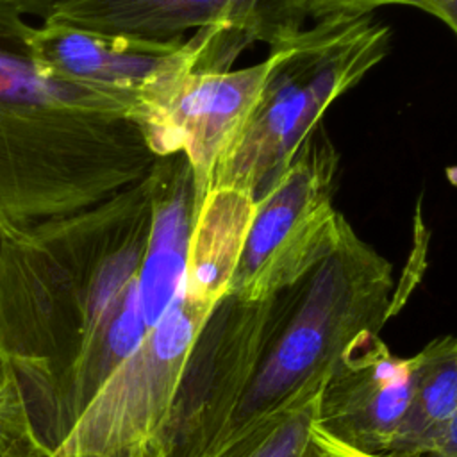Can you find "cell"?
<instances>
[{
	"label": "cell",
	"mask_w": 457,
	"mask_h": 457,
	"mask_svg": "<svg viewBox=\"0 0 457 457\" xmlns=\"http://www.w3.org/2000/svg\"><path fill=\"white\" fill-rule=\"evenodd\" d=\"M150 230L145 177L93 207L0 239V352L36 436L54 453L70 380L134 293Z\"/></svg>",
	"instance_id": "6da1fadb"
},
{
	"label": "cell",
	"mask_w": 457,
	"mask_h": 457,
	"mask_svg": "<svg viewBox=\"0 0 457 457\" xmlns=\"http://www.w3.org/2000/svg\"><path fill=\"white\" fill-rule=\"evenodd\" d=\"M30 29L0 5V239L107 200L157 157L123 98L41 71Z\"/></svg>",
	"instance_id": "7a4b0ae2"
},
{
	"label": "cell",
	"mask_w": 457,
	"mask_h": 457,
	"mask_svg": "<svg viewBox=\"0 0 457 457\" xmlns=\"http://www.w3.org/2000/svg\"><path fill=\"white\" fill-rule=\"evenodd\" d=\"M391 291L389 261L343 218L330 250L273 296L261 357L220 443L325 380L359 334L380 332L393 312Z\"/></svg>",
	"instance_id": "3957f363"
},
{
	"label": "cell",
	"mask_w": 457,
	"mask_h": 457,
	"mask_svg": "<svg viewBox=\"0 0 457 457\" xmlns=\"http://www.w3.org/2000/svg\"><path fill=\"white\" fill-rule=\"evenodd\" d=\"M268 43L259 96L211 182L245 191L255 202L286 171L327 107L387 55L391 34L366 14L286 29Z\"/></svg>",
	"instance_id": "277c9868"
},
{
	"label": "cell",
	"mask_w": 457,
	"mask_h": 457,
	"mask_svg": "<svg viewBox=\"0 0 457 457\" xmlns=\"http://www.w3.org/2000/svg\"><path fill=\"white\" fill-rule=\"evenodd\" d=\"M211 311L182 291L96 391L55 455L155 457L180 371Z\"/></svg>",
	"instance_id": "5b68a950"
},
{
	"label": "cell",
	"mask_w": 457,
	"mask_h": 457,
	"mask_svg": "<svg viewBox=\"0 0 457 457\" xmlns=\"http://www.w3.org/2000/svg\"><path fill=\"white\" fill-rule=\"evenodd\" d=\"M337 154L320 127L255 202L230 295L266 300L295 284L334 245L343 214L332 205Z\"/></svg>",
	"instance_id": "8992f818"
},
{
	"label": "cell",
	"mask_w": 457,
	"mask_h": 457,
	"mask_svg": "<svg viewBox=\"0 0 457 457\" xmlns=\"http://www.w3.org/2000/svg\"><path fill=\"white\" fill-rule=\"evenodd\" d=\"M273 296L227 293L212 307L180 371L155 457H207L216 448L261 357Z\"/></svg>",
	"instance_id": "52a82bcc"
},
{
	"label": "cell",
	"mask_w": 457,
	"mask_h": 457,
	"mask_svg": "<svg viewBox=\"0 0 457 457\" xmlns=\"http://www.w3.org/2000/svg\"><path fill=\"white\" fill-rule=\"evenodd\" d=\"M266 73L268 59L236 71L228 62L204 59L170 80L136 114L155 155L182 152L187 157L198 202L245 125Z\"/></svg>",
	"instance_id": "ba28073f"
},
{
	"label": "cell",
	"mask_w": 457,
	"mask_h": 457,
	"mask_svg": "<svg viewBox=\"0 0 457 457\" xmlns=\"http://www.w3.org/2000/svg\"><path fill=\"white\" fill-rule=\"evenodd\" d=\"M411 389V357L391 353L378 332H362L325 377L314 427L357 450L389 455Z\"/></svg>",
	"instance_id": "9c48e42d"
},
{
	"label": "cell",
	"mask_w": 457,
	"mask_h": 457,
	"mask_svg": "<svg viewBox=\"0 0 457 457\" xmlns=\"http://www.w3.org/2000/svg\"><path fill=\"white\" fill-rule=\"evenodd\" d=\"M45 21L82 30L170 43L187 30L232 27L270 41L280 30L270 0H59Z\"/></svg>",
	"instance_id": "30bf717a"
},
{
	"label": "cell",
	"mask_w": 457,
	"mask_h": 457,
	"mask_svg": "<svg viewBox=\"0 0 457 457\" xmlns=\"http://www.w3.org/2000/svg\"><path fill=\"white\" fill-rule=\"evenodd\" d=\"M255 212V198L234 187H211L202 198L187 250L184 293L214 307L228 291L246 232Z\"/></svg>",
	"instance_id": "8fae6325"
},
{
	"label": "cell",
	"mask_w": 457,
	"mask_h": 457,
	"mask_svg": "<svg viewBox=\"0 0 457 457\" xmlns=\"http://www.w3.org/2000/svg\"><path fill=\"white\" fill-rule=\"evenodd\" d=\"M412 389L389 455L427 457L457 412V336H443L414 357Z\"/></svg>",
	"instance_id": "7c38bea8"
},
{
	"label": "cell",
	"mask_w": 457,
	"mask_h": 457,
	"mask_svg": "<svg viewBox=\"0 0 457 457\" xmlns=\"http://www.w3.org/2000/svg\"><path fill=\"white\" fill-rule=\"evenodd\" d=\"M321 382L225 437L207 457H300L314 425Z\"/></svg>",
	"instance_id": "4fadbf2b"
},
{
	"label": "cell",
	"mask_w": 457,
	"mask_h": 457,
	"mask_svg": "<svg viewBox=\"0 0 457 457\" xmlns=\"http://www.w3.org/2000/svg\"><path fill=\"white\" fill-rule=\"evenodd\" d=\"M0 457H57L36 436L14 368L0 352Z\"/></svg>",
	"instance_id": "5bb4252c"
},
{
	"label": "cell",
	"mask_w": 457,
	"mask_h": 457,
	"mask_svg": "<svg viewBox=\"0 0 457 457\" xmlns=\"http://www.w3.org/2000/svg\"><path fill=\"white\" fill-rule=\"evenodd\" d=\"M384 5H421V0H277L282 30L302 27L303 18L316 21L366 16Z\"/></svg>",
	"instance_id": "9a60e30c"
},
{
	"label": "cell",
	"mask_w": 457,
	"mask_h": 457,
	"mask_svg": "<svg viewBox=\"0 0 457 457\" xmlns=\"http://www.w3.org/2000/svg\"><path fill=\"white\" fill-rule=\"evenodd\" d=\"M300 457H393V455H378V453L357 450L353 446H348L337 441L330 434L312 425L311 437Z\"/></svg>",
	"instance_id": "2e32d148"
},
{
	"label": "cell",
	"mask_w": 457,
	"mask_h": 457,
	"mask_svg": "<svg viewBox=\"0 0 457 457\" xmlns=\"http://www.w3.org/2000/svg\"><path fill=\"white\" fill-rule=\"evenodd\" d=\"M427 457H457V412L446 423Z\"/></svg>",
	"instance_id": "e0dca14e"
},
{
	"label": "cell",
	"mask_w": 457,
	"mask_h": 457,
	"mask_svg": "<svg viewBox=\"0 0 457 457\" xmlns=\"http://www.w3.org/2000/svg\"><path fill=\"white\" fill-rule=\"evenodd\" d=\"M420 9L445 21L457 34V0H421Z\"/></svg>",
	"instance_id": "ac0fdd59"
},
{
	"label": "cell",
	"mask_w": 457,
	"mask_h": 457,
	"mask_svg": "<svg viewBox=\"0 0 457 457\" xmlns=\"http://www.w3.org/2000/svg\"><path fill=\"white\" fill-rule=\"evenodd\" d=\"M59 0H0V5L9 7L20 14H30V16H41L45 18L48 11L57 4Z\"/></svg>",
	"instance_id": "d6986e66"
}]
</instances>
